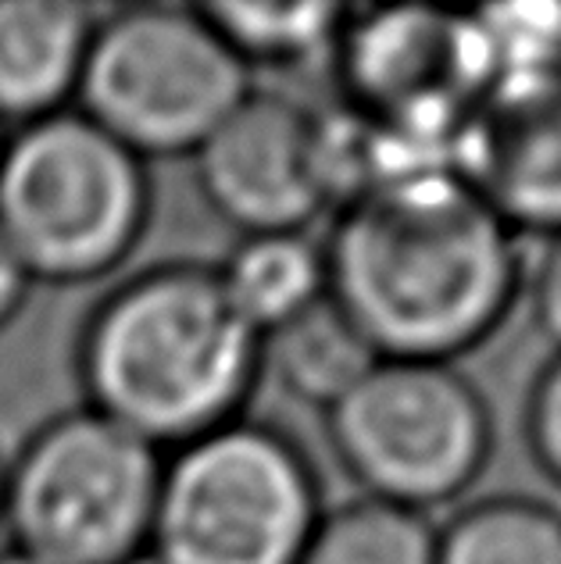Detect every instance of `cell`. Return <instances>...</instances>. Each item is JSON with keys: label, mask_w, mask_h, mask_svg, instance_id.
<instances>
[{"label": "cell", "mask_w": 561, "mask_h": 564, "mask_svg": "<svg viewBox=\"0 0 561 564\" xmlns=\"http://www.w3.org/2000/svg\"><path fill=\"white\" fill-rule=\"evenodd\" d=\"M330 296L379 358L454 365L526 293L522 236L462 180L430 172L333 212L322 240Z\"/></svg>", "instance_id": "obj_1"}, {"label": "cell", "mask_w": 561, "mask_h": 564, "mask_svg": "<svg viewBox=\"0 0 561 564\" xmlns=\"http://www.w3.org/2000/svg\"><path fill=\"white\" fill-rule=\"evenodd\" d=\"M76 379L83 408L169 454L244 419L261 379V336L236 315L215 264L158 261L86 311Z\"/></svg>", "instance_id": "obj_2"}, {"label": "cell", "mask_w": 561, "mask_h": 564, "mask_svg": "<svg viewBox=\"0 0 561 564\" xmlns=\"http://www.w3.org/2000/svg\"><path fill=\"white\" fill-rule=\"evenodd\" d=\"M154 189L137 158L76 108L19 126L0 151V232L43 286L115 275L151 226Z\"/></svg>", "instance_id": "obj_3"}, {"label": "cell", "mask_w": 561, "mask_h": 564, "mask_svg": "<svg viewBox=\"0 0 561 564\" xmlns=\"http://www.w3.org/2000/svg\"><path fill=\"white\" fill-rule=\"evenodd\" d=\"M322 511L301 443L244 414L165 454L151 551L165 564H298Z\"/></svg>", "instance_id": "obj_4"}, {"label": "cell", "mask_w": 561, "mask_h": 564, "mask_svg": "<svg viewBox=\"0 0 561 564\" xmlns=\"http://www.w3.org/2000/svg\"><path fill=\"white\" fill-rule=\"evenodd\" d=\"M255 83L201 4L97 14L76 111L132 154L194 158Z\"/></svg>", "instance_id": "obj_5"}, {"label": "cell", "mask_w": 561, "mask_h": 564, "mask_svg": "<svg viewBox=\"0 0 561 564\" xmlns=\"http://www.w3.org/2000/svg\"><path fill=\"white\" fill-rule=\"evenodd\" d=\"M165 454L90 408L43 422L4 468L11 546L43 564H122L151 546Z\"/></svg>", "instance_id": "obj_6"}, {"label": "cell", "mask_w": 561, "mask_h": 564, "mask_svg": "<svg viewBox=\"0 0 561 564\" xmlns=\"http://www.w3.org/2000/svg\"><path fill=\"white\" fill-rule=\"evenodd\" d=\"M326 436L362 497L430 514L479 482L494 454V414L457 365L379 358L326 411Z\"/></svg>", "instance_id": "obj_7"}, {"label": "cell", "mask_w": 561, "mask_h": 564, "mask_svg": "<svg viewBox=\"0 0 561 564\" xmlns=\"http://www.w3.org/2000/svg\"><path fill=\"white\" fill-rule=\"evenodd\" d=\"M333 72L339 104L447 154L497 79L476 14L411 4L350 8Z\"/></svg>", "instance_id": "obj_8"}, {"label": "cell", "mask_w": 561, "mask_h": 564, "mask_svg": "<svg viewBox=\"0 0 561 564\" xmlns=\"http://www.w3.org/2000/svg\"><path fill=\"white\" fill-rule=\"evenodd\" d=\"M212 212L240 236L308 232L330 215L315 111L272 90H250L194 154Z\"/></svg>", "instance_id": "obj_9"}, {"label": "cell", "mask_w": 561, "mask_h": 564, "mask_svg": "<svg viewBox=\"0 0 561 564\" xmlns=\"http://www.w3.org/2000/svg\"><path fill=\"white\" fill-rule=\"evenodd\" d=\"M451 169L515 236L561 232V68L494 79Z\"/></svg>", "instance_id": "obj_10"}, {"label": "cell", "mask_w": 561, "mask_h": 564, "mask_svg": "<svg viewBox=\"0 0 561 564\" xmlns=\"http://www.w3.org/2000/svg\"><path fill=\"white\" fill-rule=\"evenodd\" d=\"M94 25L76 0H0V126L76 108Z\"/></svg>", "instance_id": "obj_11"}, {"label": "cell", "mask_w": 561, "mask_h": 564, "mask_svg": "<svg viewBox=\"0 0 561 564\" xmlns=\"http://www.w3.org/2000/svg\"><path fill=\"white\" fill-rule=\"evenodd\" d=\"M379 354L326 293L261 339V372L322 414L333 411L376 368Z\"/></svg>", "instance_id": "obj_12"}, {"label": "cell", "mask_w": 561, "mask_h": 564, "mask_svg": "<svg viewBox=\"0 0 561 564\" xmlns=\"http://www.w3.org/2000/svg\"><path fill=\"white\" fill-rule=\"evenodd\" d=\"M215 275L236 315L261 339L330 293L322 240L308 232L240 236L229 254L215 261Z\"/></svg>", "instance_id": "obj_13"}, {"label": "cell", "mask_w": 561, "mask_h": 564, "mask_svg": "<svg viewBox=\"0 0 561 564\" xmlns=\"http://www.w3.org/2000/svg\"><path fill=\"white\" fill-rule=\"evenodd\" d=\"M229 51L255 68H308L333 65L336 43L344 36L350 4L333 0H293V4H255V0H218L201 4Z\"/></svg>", "instance_id": "obj_14"}, {"label": "cell", "mask_w": 561, "mask_h": 564, "mask_svg": "<svg viewBox=\"0 0 561 564\" xmlns=\"http://www.w3.org/2000/svg\"><path fill=\"white\" fill-rule=\"evenodd\" d=\"M436 564H561V511L522 494L472 500L436 525Z\"/></svg>", "instance_id": "obj_15"}, {"label": "cell", "mask_w": 561, "mask_h": 564, "mask_svg": "<svg viewBox=\"0 0 561 564\" xmlns=\"http://www.w3.org/2000/svg\"><path fill=\"white\" fill-rule=\"evenodd\" d=\"M298 564H436L430 514L354 497L326 508Z\"/></svg>", "instance_id": "obj_16"}, {"label": "cell", "mask_w": 561, "mask_h": 564, "mask_svg": "<svg viewBox=\"0 0 561 564\" xmlns=\"http://www.w3.org/2000/svg\"><path fill=\"white\" fill-rule=\"evenodd\" d=\"M472 14L490 47L497 79L561 68V4H494Z\"/></svg>", "instance_id": "obj_17"}, {"label": "cell", "mask_w": 561, "mask_h": 564, "mask_svg": "<svg viewBox=\"0 0 561 564\" xmlns=\"http://www.w3.org/2000/svg\"><path fill=\"white\" fill-rule=\"evenodd\" d=\"M526 447L537 468L561 486V350H554L537 372L526 397Z\"/></svg>", "instance_id": "obj_18"}, {"label": "cell", "mask_w": 561, "mask_h": 564, "mask_svg": "<svg viewBox=\"0 0 561 564\" xmlns=\"http://www.w3.org/2000/svg\"><path fill=\"white\" fill-rule=\"evenodd\" d=\"M526 293L540 333L551 339L554 350H561V232L548 240L537 269L526 272Z\"/></svg>", "instance_id": "obj_19"}, {"label": "cell", "mask_w": 561, "mask_h": 564, "mask_svg": "<svg viewBox=\"0 0 561 564\" xmlns=\"http://www.w3.org/2000/svg\"><path fill=\"white\" fill-rule=\"evenodd\" d=\"M33 286H36V282L29 279L25 264L11 250V243L4 240V232H0V333H4L8 325L19 318V311L25 307L29 290H33Z\"/></svg>", "instance_id": "obj_20"}, {"label": "cell", "mask_w": 561, "mask_h": 564, "mask_svg": "<svg viewBox=\"0 0 561 564\" xmlns=\"http://www.w3.org/2000/svg\"><path fill=\"white\" fill-rule=\"evenodd\" d=\"M0 564H43L36 557H29L22 551H14V546H8V551H0Z\"/></svg>", "instance_id": "obj_21"}, {"label": "cell", "mask_w": 561, "mask_h": 564, "mask_svg": "<svg viewBox=\"0 0 561 564\" xmlns=\"http://www.w3.org/2000/svg\"><path fill=\"white\" fill-rule=\"evenodd\" d=\"M122 564H165V561H161L154 551H151V546H147V551H140V554H132V557H126Z\"/></svg>", "instance_id": "obj_22"}, {"label": "cell", "mask_w": 561, "mask_h": 564, "mask_svg": "<svg viewBox=\"0 0 561 564\" xmlns=\"http://www.w3.org/2000/svg\"><path fill=\"white\" fill-rule=\"evenodd\" d=\"M4 468H8V457L0 454V525H4Z\"/></svg>", "instance_id": "obj_23"}, {"label": "cell", "mask_w": 561, "mask_h": 564, "mask_svg": "<svg viewBox=\"0 0 561 564\" xmlns=\"http://www.w3.org/2000/svg\"><path fill=\"white\" fill-rule=\"evenodd\" d=\"M4 140H8V137H4V126H0V151H4Z\"/></svg>", "instance_id": "obj_24"}]
</instances>
